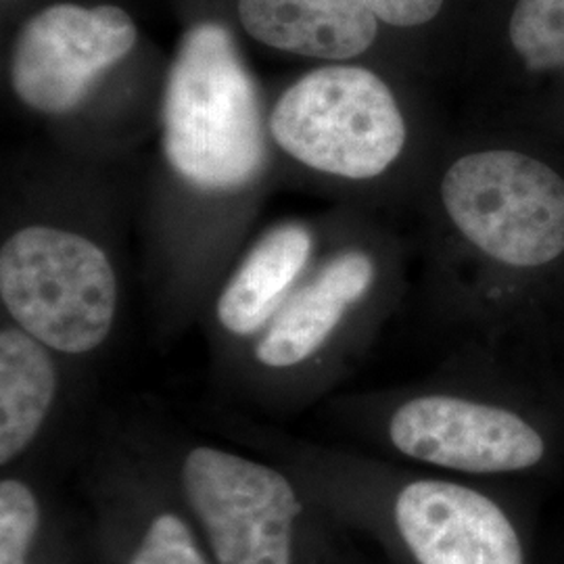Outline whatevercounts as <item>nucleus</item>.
<instances>
[{
  "label": "nucleus",
  "instance_id": "nucleus-2",
  "mask_svg": "<svg viewBox=\"0 0 564 564\" xmlns=\"http://www.w3.org/2000/svg\"><path fill=\"white\" fill-rule=\"evenodd\" d=\"M0 297L34 339L63 354H86L113 326L118 279L101 247L86 237L25 226L0 249Z\"/></svg>",
  "mask_w": 564,
  "mask_h": 564
},
{
  "label": "nucleus",
  "instance_id": "nucleus-3",
  "mask_svg": "<svg viewBox=\"0 0 564 564\" xmlns=\"http://www.w3.org/2000/svg\"><path fill=\"white\" fill-rule=\"evenodd\" d=\"M270 132L293 160L349 181L381 176L405 144L393 93L356 65H324L302 76L274 105Z\"/></svg>",
  "mask_w": 564,
  "mask_h": 564
},
{
  "label": "nucleus",
  "instance_id": "nucleus-13",
  "mask_svg": "<svg viewBox=\"0 0 564 564\" xmlns=\"http://www.w3.org/2000/svg\"><path fill=\"white\" fill-rule=\"evenodd\" d=\"M510 41L529 69L564 67V0H519Z\"/></svg>",
  "mask_w": 564,
  "mask_h": 564
},
{
  "label": "nucleus",
  "instance_id": "nucleus-10",
  "mask_svg": "<svg viewBox=\"0 0 564 564\" xmlns=\"http://www.w3.org/2000/svg\"><path fill=\"white\" fill-rule=\"evenodd\" d=\"M239 20L251 39L312 59H354L379 32L368 7L328 0H239Z\"/></svg>",
  "mask_w": 564,
  "mask_h": 564
},
{
  "label": "nucleus",
  "instance_id": "nucleus-5",
  "mask_svg": "<svg viewBox=\"0 0 564 564\" xmlns=\"http://www.w3.org/2000/svg\"><path fill=\"white\" fill-rule=\"evenodd\" d=\"M188 505L218 564H291L300 500L279 470L216 447L182 464Z\"/></svg>",
  "mask_w": 564,
  "mask_h": 564
},
{
  "label": "nucleus",
  "instance_id": "nucleus-6",
  "mask_svg": "<svg viewBox=\"0 0 564 564\" xmlns=\"http://www.w3.org/2000/svg\"><path fill=\"white\" fill-rule=\"evenodd\" d=\"M137 39L134 21L120 7H46L21 25L11 53V86L34 111L69 113Z\"/></svg>",
  "mask_w": 564,
  "mask_h": 564
},
{
  "label": "nucleus",
  "instance_id": "nucleus-12",
  "mask_svg": "<svg viewBox=\"0 0 564 564\" xmlns=\"http://www.w3.org/2000/svg\"><path fill=\"white\" fill-rule=\"evenodd\" d=\"M57 391V370L46 345L7 326L0 333V463L32 444Z\"/></svg>",
  "mask_w": 564,
  "mask_h": 564
},
{
  "label": "nucleus",
  "instance_id": "nucleus-15",
  "mask_svg": "<svg viewBox=\"0 0 564 564\" xmlns=\"http://www.w3.org/2000/svg\"><path fill=\"white\" fill-rule=\"evenodd\" d=\"M130 564H207L186 523L176 514H160L149 524Z\"/></svg>",
  "mask_w": 564,
  "mask_h": 564
},
{
  "label": "nucleus",
  "instance_id": "nucleus-7",
  "mask_svg": "<svg viewBox=\"0 0 564 564\" xmlns=\"http://www.w3.org/2000/svg\"><path fill=\"white\" fill-rule=\"evenodd\" d=\"M389 437L414 460L481 475L527 470L545 454L544 437L519 414L449 395L403 403Z\"/></svg>",
  "mask_w": 564,
  "mask_h": 564
},
{
  "label": "nucleus",
  "instance_id": "nucleus-17",
  "mask_svg": "<svg viewBox=\"0 0 564 564\" xmlns=\"http://www.w3.org/2000/svg\"><path fill=\"white\" fill-rule=\"evenodd\" d=\"M335 4H343V7H368L364 0H328Z\"/></svg>",
  "mask_w": 564,
  "mask_h": 564
},
{
  "label": "nucleus",
  "instance_id": "nucleus-4",
  "mask_svg": "<svg viewBox=\"0 0 564 564\" xmlns=\"http://www.w3.org/2000/svg\"><path fill=\"white\" fill-rule=\"evenodd\" d=\"M445 212L468 241L508 265L533 268L564 251V181L514 151L464 155L442 182Z\"/></svg>",
  "mask_w": 564,
  "mask_h": 564
},
{
  "label": "nucleus",
  "instance_id": "nucleus-16",
  "mask_svg": "<svg viewBox=\"0 0 564 564\" xmlns=\"http://www.w3.org/2000/svg\"><path fill=\"white\" fill-rule=\"evenodd\" d=\"M368 9L377 15V20H383L389 25L398 28H414L433 20L442 7L444 0H364Z\"/></svg>",
  "mask_w": 564,
  "mask_h": 564
},
{
  "label": "nucleus",
  "instance_id": "nucleus-11",
  "mask_svg": "<svg viewBox=\"0 0 564 564\" xmlns=\"http://www.w3.org/2000/svg\"><path fill=\"white\" fill-rule=\"evenodd\" d=\"M312 253V235L286 224L258 242L218 302V318L232 335H253L270 323Z\"/></svg>",
  "mask_w": 564,
  "mask_h": 564
},
{
  "label": "nucleus",
  "instance_id": "nucleus-1",
  "mask_svg": "<svg viewBox=\"0 0 564 564\" xmlns=\"http://www.w3.org/2000/svg\"><path fill=\"white\" fill-rule=\"evenodd\" d=\"M163 153L205 193L239 191L262 170V111L232 34L214 21L182 36L162 105Z\"/></svg>",
  "mask_w": 564,
  "mask_h": 564
},
{
  "label": "nucleus",
  "instance_id": "nucleus-8",
  "mask_svg": "<svg viewBox=\"0 0 564 564\" xmlns=\"http://www.w3.org/2000/svg\"><path fill=\"white\" fill-rule=\"evenodd\" d=\"M395 524L419 564H524L521 538L505 510L466 485H405Z\"/></svg>",
  "mask_w": 564,
  "mask_h": 564
},
{
  "label": "nucleus",
  "instance_id": "nucleus-9",
  "mask_svg": "<svg viewBox=\"0 0 564 564\" xmlns=\"http://www.w3.org/2000/svg\"><path fill=\"white\" fill-rule=\"evenodd\" d=\"M375 279V263L347 251L324 265L272 318L256 356L263 366L289 368L314 356L341 323L345 310L360 302Z\"/></svg>",
  "mask_w": 564,
  "mask_h": 564
},
{
  "label": "nucleus",
  "instance_id": "nucleus-14",
  "mask_svg": "<svg viewBox=\"0 0 564 564\" xmlns=\"http://www.w3.org/2000/svg\"><path fill=\"white\" fill-rule=\"evenodd\" d=\"M41 524L34 494L15 479L0 484V564H25Z\"/></svg>",
  "mask_w": 564,
  "mask_h": 564
}]
</instances>
